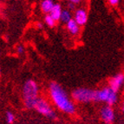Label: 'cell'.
Returning <instances> with one entry per match:
<instances>
[{"instance_id":"1","label":"cell","mask_w":124,"mask_h":124,"mask_svg":"<svg viewBox=\"0 0 124 124\" xmlns=\"http://www.w3.org/2000/svg\"><path fill=\"white\" fill-rule=\"evenodd\" d=\"M50 95L58 108H60L65 113L73 114L75 113V106L69 99L66 93L64 92L62 88L56 83H51L50 86Z\"/></svg>"},{"instance_id":"2","label":"cell","mask_w":124,"mask_h":124,"mask_svg":"<svg viewBox=\"0 0 124 124\" xmlns=\"http://www.w3.org/2000/svg\"><path fill=\"white\" fill-rule=\"evenodd\" d=\"M37 83L33 80H29L25 83L23 86V97H24L25 105L28 108H35L37 98Z\"/></svg>"},{"instance_id":"3","label":"cell","mask_w":124,"mask_h":124,"mask_svg":"<svg viewBox=\"0 0 124 124\" xmlns=\"http://www.w3.org/2000/svg\"><path fill=\"white\" fill-rule=\"evenodd\" d=\"M95 101H107L109 105H112V104H114L115 102L117 101L116 92H115L110 87L104 88V89H101V90L96 91Z\"/></svg>"},{"instance_id":"4","label":"cell","mask_w":124,"mask_h":124,"mask_svg":"<svg viewBox=\"0 0 124 124\" xmlns=\"http://www.w3.org/2000/svg\"><path fill=\"white\" fill-rule=\"evenodd\" d=\"M96 91L91 90L89 89H78L72 93V96L75 100L82 102H89L95 100Z\"/></svg>"},{"instance_id":"5","label":"cell","mask_w":124,"mask_h":124,"mask_svg":"<svg viewBox=\"0 0 124 124\" xmlns=\"http://www.w3.org/2000/svg\"><path fill=\"white\" fill-rule=\"evenodd\" d=\"M35 108L37 111L41 113L42 115H44L45 116L50 118H55L56 115L53 112V110L51 109V108L50 107V105L47 103V101H44V99L38 98L37 100V102L35 104Z\"/></svg>"},{"instance_id":"6","label":"cell","mask_w":124,"mask_h":124,"mask_svg":"<svg viewBox=\"0 0 124 124\" xmlns=\"http://www.w3.org/2000/svg\"><path fill=\"white\" fill-rule=\"evenodd\" d=\"M101 117L106 123H108V124L112 123V122L114 121L115 115L111 107L107 106V107L102 108L101 110Z\"/></svg>"},{"instance_id":"7","label":"cell","mask_w":124,"mask_h":124,"mask_svg":"<svg viewBox=\"0 0 124 124\" xmlns=\"http://www.w3.org/2000/svg\"><path fill=\"white\" fill-rule=\"evenodd\" d=\"M124 83V75L123 74H119L116 76L115 77L110 80L109 82V87L111 88L115 92H117L118 89H120V87Z\"/></svg>"},{"instance_id":"8","label":"cell","mask_w":124,"mask_h":124,"mask_svg":"<svg viewBox=\"0 0 124 124\" xmlns=\"http://www.w3.org/2000/svg\"><path fill=\"white\" fill-rule=\"evenodd\" d=\"M88 16L87 12L84 10H77L75 14V20L77 21V23L79 25H84L87 22Z\"/></svg>"},{"instance_id":"9","label":"cell","mask_w":124,"mask_h":124,"mask_svg":"<svg viewBox=\"0 0 124 124\" xmlns=\"http://www.w3.org/2000/svg\"><path fill=\"white\" fill-rule=\"evenodd\" d=\"M62 8H61V5L58 4H55L54 5L53 9L51 10L50 11V16L55 19V21H57V20H60V17H61V14H62Z\"/></svg>"},{"instance_id":"10","label":"cell","mask_w":124,"mask_h":124,"mask_svg":"<svg viewBox=\"0 0 124 124\" xmlns=\"http://www.w3.org/2000/svg\"><path fill=\"white\" fill-rule=\"evenodd\" d=\"M79 26L80 25L77 23V21L75 19H71L68 23H67V29L70 31L71 34L76 35L79 32Z\"/></svg>"},{"instance_id":"11","label":"cell","mask_w":124,"mask_h":124,"mask_svg":"<svg viewBox=\"0 0 124 124\" xmlns=\"http://www.w3.org/2000/svg\"><path fill=\"white\" fill-rule=\"evenodd\" d=\"M54 5H55V4H54V2L52 0H44L41 4V8L44 12L50 13Z\"/></svg>"},{"instance_id":"12","label":"cell","mask_w":124,"mask_h":124,"mask_svg":"<svg viewBox=\"0 0 124 124\" xmlns=\"http://www.w3.org/2000/svg\"><path fill=\"white\" fill-rule=\"evenodd\" d=\"M71 14L70 12L67 10H63L62 11V14H61V17H60V20L62 21V23H67L71 20Z\"/></svg>"},{"instance_id":"13","label":"cell","mask_w":124,"mask_h":124,"mask_svg":"<svg viewBox=\"0 0 124 124\" xmlns=\"http://www.w3.org/2000/svg\"><path fill=\"white\" fill-rule=\"evenodd\" d=\"M55 22H56L55 19H54L50 15H47L45 17V23L50 27H53L54 25H55Z\"/></svg>"},{"instance_id":"14","label":"cell","mask_w":124,"mask_h":124,"mask_svg":"<svg viewBox=\"0 0 124 124\" xmlns=\"http://www.w3.org/2000/svg\"><path fill=\"white\" fill-rule=\"evenodd\" d=\"M6 120L9 123H12V122H14V116H13L12 113L7 112L6 113Z\"/></svg>"},{"instance_id":"15","label":"cell","mask_w":124,"mask_h":124,"mask_svg":"<svg viewBox=\"0 0 124 124\" xmlns=\"http://www.w3.org/2000/svg\"><path fill=\"white\" fill-rule=\"evenodd\" d=\"M108 2H109V4L111 5H116V4H118L119 0H108Z\"/></svg>"},{"instance_id":"16","label":"cell","mask_w":124,"mask_h":124,"mask_svg":"<svg viewBox=\"0 0 124 124\" xmlns=\"http://www.w3.org/2000/svg\"><path fill=\"white\" fill-rule=\"evenodd\" d=\"M17 52H18L19 54L23 53V46L20 45V46H18V47H17Z\"/></svg>"},{"instance_id":"17","label":"cell","mask_w":124,"mask_h":124,"mask_svg":"<svg viewBox=\"0 0 124 124\" xmlns=\"http://www.w3.org/2000/svg\"><path fill=\"white\" fill-rule=\"evenodd\" d=\"M70 2L71 3V4H79V3L82 1V0H69Z\"/></svg>"},{"instance_id":"18","label":"cell","mask_w":124,"mask_h":124,"mask_svg":"<svg viewBox=\"0 0 124 124\" xmlns=\"http://www.w3.org/2000/svg\"><path fill=\"white\" fill-rule=\"evenodd\" d=\"M123 111H124V102H123Z\"/></svg>"}]
</instances>
